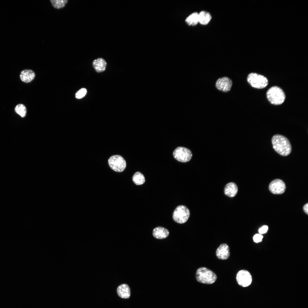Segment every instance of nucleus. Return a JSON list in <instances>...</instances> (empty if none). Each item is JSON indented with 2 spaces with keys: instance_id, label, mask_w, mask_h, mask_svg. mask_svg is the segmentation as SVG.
I'll return each mask as SVG.
<instances>
[{
  "instance_id": "nucleus-1",
  "label": "nucleus",
  "mask_w": 308,
  "mask_h": 308,
  "mask_svg": "<svg viewBox=\"0 0 308 308\" xmlns=\"http://www.w3.org/2000/svg\"><path fill=\"white\" fill-rule=\"evenodd\" d=\"M273 147L274 150L281 156L289 155L292 150L289 140L285 136L279 134L273 135L271 139Z\"/></svg>"
},
{
  "instance_id": "nucleus-24",
  "label": "nucleus",
  "mask_w": 308,
  "mask_h": 308,
  "mask_svg": "<svg viewBox=\"0 0 308 308\" xmlns=\"http://www.w3.org/2000/svg\"><path fill=\"white\" fill-rule=\"evenodd\" d=\"M268 229V227L267 226L264 225L260 228L259 230V232L260 234H264L267 232Z\"/></svg>"
},
{
  "instance_id": "nucleus-12",
  "label": "nucleus",
  "mask_w": 308,
  "mask_h": 308,
  "mask_svg": "<svg viewBox=\"0 0 308 308\" xmlns=\"http://www.w3.org/2000/svg\"><path fill=\"white\" fill-rule=\"evenodd\" d=\"M169 234L168 230L166 228L158 226L154 229L153 231V235L155 238L157 239H163L167 237Z\"/></svg>"
},
{
  "instance_id": "nucleus-7",
  "label": "nucleus",
  "mask_w": 308,
  "mask_h": 308,
  "mask_svg": "<svg viewBox=\"0 0 308 308\" xmlns=\"http://www.w3.org/2000/svg\"><path fill=\"white\" fill-rule=\"evenodd\" d=\"M173 155L176 160L183 163L189 161L192 157V152L189 149L182 147L176 148L173 152Z\"/></svg>"
},
{
  "instance_id": "nucleus-22",
  "label": "nucleus",
  "mask_w": 308,
  "mask_h": 308,
  "mask_svg": "<svg viewBox=\"0 0 308 308\" xmlns=\"http://www.w3.org/2000/svg\"><path fill=\"white\" fill-rule=\"evenodd\" d=\"M87 91L86 88H82L77 91L76 94V98L81 99L84 97L86 95Z\"/></svg>"
},
{
  "instance_id": "nucleus-2",
  "label": "nucleus",
  "mask_w": 308,
  "mask_h": 308,
  "mask_svg": "<svg viewBox=\"0 0 308 308\" xmlns=\"http://www.w3.org/2000/svg\"><path fill=\"white\" fill-rule=\"evenodd\" d=\"M266 97L268 101L274 105L283 104L285 98V94L280 87L276 86L271 87L267 91Z\"/></svg>"
},
{
  "instance_id": "nucleus-11",
  "label": "nucleus",
  "mask_w": 308,
  "mask_h": 308,
  "mask_svg": "<svg viewBox=\"0 0 308 308\" xmlns=\"http://www.w3.org/2000/svg\"><path fill=\"white\" fill-rule=\"evenodd\" d=\"M216 255L219 259L225 260L228 258L230 255L229 248L226 244H221L216 250Z\"/></svg>"
},
{
  "instance_id": "nucleus-17",
  "label": "nucleus",
  "mask_w": 308,
  "mask_h": 308,
  "mask_svg": "<svg viewBox=\"0 0 308 308\" xmlns=\"http://www.w3.org/2000/svg\"><path fill=\"white\" fill-rule=\"evenodd\" d=\"M212 19V16L208 12L203 11L198 13L199 23L202 25H207Z\"/></svg>"
},
{
  "instance_id": "nucleus-25",
  "label": "nucleus",
  "mask_w": 308,
  "mask_h": 308,
  "mask_svg": "<svg viewBox=\"0 0 308 308\" xmlns=\"http://www.w3.org/2000/svg\"><path fill=\"white\" fill-rule=\"evenodd\" d=\"M303 209L305 212L307 214H308V203L305 204L303 207Z\"/></svg>"
},
{
  "instance_id": "nucleus-3",
  "label": "nucleus",
  "mask_w": 308,
  "mask_h": 308,
  "mask_svg": "<svg viewBox=\"0 0 308 308\" xmlns=\"http://www.w3.org/2000/svg\"><path fill=\"white\" fill-rule=\"evenodd\" d=\"M196 276L198 281L208 284H211L214 282L217 278L216 275L213 271L204 267L198 269Z\"/></svg>"
},
{
  "instance_id": "nucleus-5",
  "label": "nucleus",
  "mask_w": 308,
  "mask_h": 308,
  "mask_svg": "<svg viewBox=\"0 0 308 308\" xmlns=\"http://www.w3.org/2000/svg\"><path fill=\"white\" fill-rule=\"evenodd\" d=\"M190 211L185 206L180 205L178 206L175 209L173 214L174 220L179 224H183L186 222L190 216Z\"/></svg>"
},
{
  "instance_id": "nucleus-9",
  "label": "nucleus",
  "mask_w": 308,
  "mask_h": 308,
  "mask_svg": "<svg viewBox=\"0 0 308 308\" xmlns=\"http://www.w3.org/2000/svg\"><path fill=\"white\" fill-rule=\"evenodd\" d=\"M269 189L270 191L275 194H281L285 192V185L282 180L276 179L272 181L270 183Z\"/></svg>"
},
{
  "instance_id": "nucleus-23",
  "label": "nucleus",
  "mask_w": 308,
  "mask_h": 308,
  "mask_svg": "<svg viewBox=\"0 0 308 308\" xmlns=\"http://www.w3.org/2000/svg\"><path fill=\"white\" fill-rule=\"evenodd\" d=\"M263 236L260 234H255L253 237V239L254 242L258 243L262 241Z\"/></svg>"
},
{
  "instance_id": "nucleus-18",
  "label": "nucleus",
  "mask_w": 308,
  "mask_h": 308,
  "mask_svg": "<svg viewBox=\"0 0 308 308\" xmlns=\"http://www.w3.org/2000/svg\"><path fill=\"white\" fill-rule=\"evenodd\" d=\"M185 22L190 26H194L199 23L198 13L193 12L188 16L185 19Z\"/></svg>"
},
{
  "instance_id": "nucleus-16",
  "label": "nucleus",
  "mask_w": 308,
  "mask_h": 308,
  "mask_svg": "<svg viewBox=\"0 0 308 308\" xmlns=\"http://www.w3.org/2000/svg\"><path fill=\"white\" fill-rule=\"evenodd\" d=\"M92 65L96 72H100L105 70L107 63L103 58H98L93 61Z\"/></svg>"
},
{
  "instance_id": "nucleus-21",
  "label": "nucleus",
  "mask_w": 308,
  "mask_h": 308,
  "mask_svg": "<svg viewBox=\"0 0 308 308\" xmlns=\"http://www.w3.org/2000/svg\"><path fill=\"white\" fill-rule=\"evenodd\" d=\"M67 0H51L50 1L53 7L56 9H59L64 7L67 3Z\"/></svg>"
},
{
  "instance_id": "nucleus-10",
  "label": "nucleus",
  "mask_w": 308,
  "mask_h": 308,
  "mask_svg": "<svg viewBox=\"0 0 308 308\" xmlns=\"http://www.w3.org/2000/svg\"><path fill=\"white\" fill-rule=\"evenodd\" d=\"M232 84V80L226 77L220 78L216 83V87L218 90L226 92L229 91Z\"/></svg>"
},
{
  "instance_id": "nucleus-13",
  "label": "nucleus",
  "mask_w": 308,
  "mask_h": 308,
  "mask_svg": "<svg viewBox=\"0 0 308 308\" xmlns=\"http://www.w3.org/2000/svg\"><path fill=\"white\" fill-rule=\"evenodd\" d=\"M35 76V74L33 70L30 69H26L21 71L20 77L22 82L28 83L32 81L34 79Z\"/></svg>"
},
{
  "instance_id": "nucleus-6",
  "label": "nucleus",
  "mask_w": 308,
  "mask_h": 308,
  "mask_svg": "<svg viewBox=\"0 0 308 308\" xmlns=\"http://www.w3.org/2000/svg\"><path fill=\"white\" fill-rule=\"evenodd\" d=\"M108 163L113 170L118 172L123 171L126 165L125 159L118 155H114L110 157L108 160Z\"/></svg>"
},
{
  "instance_id": "nucleus-15",
  "label": "nucleus",
  "mask_w": 308,
  "mask_h": 308,
  "mask_svg": "<svg viewBox=\"0 0 308 308\" xmlns=\"http://www.w3.org/2000/svg\"><path fill=\"white\" fill-rule=\"evenodd\" d=\"M117 292L118 296L123 299L129 297L130 295V289L126 284H123L119 286L117 289Z\"/></svg>"
},
{
  "instance_id": "nucleus-20",
  "label": "nucleus",
  "mask_w": 308,
  "mask_h": 308,
  "mask_svg": "<svg viewBox=\"0 0 308 308\" xmlns=\"http://www.w3.org/2000/svg\"><path fill=\"white\" fill-rule=\"evenodd\" d=\"M15 110L17 114L22 117H25L26 115L27 109L23 104H19L17 105L15 108Z\"/></svg>"
},
{
  "instance_id": "nucleus-4",
  "label": "nucleus",
  "mask_w": 308,
  "mask_h": 308,
  "mask_svg": "<svg viewBox=\"0 0 308 308\" xmlns=\"http://www.w3.org/2000/svg\"><path fill=\"white\" fill-rule=\"evenodd\" d=\"M248 82L253 87L257 89H263L268 84V80L263 75L256 73L249 74L247 78Z\"/></svg>"
},
{
  "instance_id": "nucleus-19",
  "label": "nucleus",
  "mask_w": 308,
  "mask_h": 308,
  "mask_svg": "<svg viewBox=\"0 0 308 308\" xmlns=\"http://www.w3.org/2000/svg\"><path fill=\"white\" fill-rule=\"evenodd\" d=\"M133 183L137 185L143 184L145 181V179L144 175L139 172H136L132 177Z\"/></svg>"
},
{
  "instance_id": "nucleus-8",
  "label": "nucleus",
  "mask_w": 308,
  "mask_h": 308,
  "mask_svg": "<svg viewBox=\"0 0 308 308\" xmlns=\"http://www.w3.org/2000/svg\"><path fill=\"white\" fill-rule=\"evenodd\" d=\"M236 279L238 283L241 286L245 287L250 285L252 281L250 273L246 270H242L237 273Z\"/></svg>"
},
{
  "instance_id": "nucleus-14",
  "label": "nucleus",
  "mask_w": 308,
  "mask_h": 308,
  "mask_svg": "<svg viewBox=\"0 0 308 308\" xmlns=\"http://www.w3.org/2000/svg\"><path fill=\"white\" fill-rule=\"evenodd\" d=\"M238 191V188L236 184L233 182H230L227 184L224 189L225 194L230 197H233L236 194Z\"/></svg>"
}]
</instances>
